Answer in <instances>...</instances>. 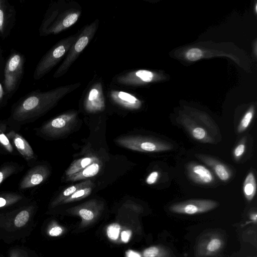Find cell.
<instances>
[{
    "label": "cell",
    "instance_id": "ffe728a7",
    "mask_svg": "<svg viewBox=\"0 0 257 257\" xmlns=\"http://www.w3.org/2000/svg\"><path fill=\"white\" fill-rule=\"evenodd\" d=\"M93 183L90 179H87L85 181L71 185L64 189L52 202V205L55 206L60 204L66 198L71 195L78 190L85 186L93 185Z\"/></svg>",
    "mask_w": 257,
    "mask_h": 257
},
{
    "label": "cell",
    "instance_id": "7a4b0ae2",
    "mask_svg": "<svg viewBox=\"0 0 257 257\" xmlns=\"http://www.w3.org/2000/svg\"><path fill=\"white\" fill-rule=\"evenodd\" d=\"M64 5L55 3L49 7L39 29L40 36L58 34L77 22L81 15V10L72 7L64 8Z\"/></svg>",
    "mask_w": 257,
    "mask_h": 257
},
{
    "label": "cell",
    "instance_id": "603a6c76",
    "mask_svg": "<svg viewBox=\"0 0 257 257\" xmlns=\"http://www.w3.org/2000/svg\"><path fill=\"white\" fill-rule=\"evenodd\" d=\"M256 191V184L254 174L249 172L243 182V192L244 195L248 201H251L255 196Z\"/></svg>",
    "mask_w": 257,
    "mask_h": 257
},
{
    "label": "cell",
    "instance_id": "6da1fadb",
    "mask_svg": "<svg viewBox=\"0 0 257 257\" xmlns=\"http://www.w3.org/2000/svg\"><path fill=\"white\" fill-rule=\"evenodd\" d=\"M80 83L62 86L45 91H35L23 97L12 112L13 120L18 122L32 120L54 107L65 95L78 88Z\"/></svg>",
    "mask_w": 257,
    "mask_h": 257
},
{
    "label": "cell",
    "instance_id": "d6a6232c",
    "mask_svg": "<svg viewBox=\"0 0 257 257\" xmlns=\"http://www.w3.org/2000/svg\"><path fill=\"white\" fill-rule=\"evenodd\" d=\"M159 172L158 171H153L151 172L146 179V183L149 185L155 184L159 177Z\"/></svg>",
    "mask_w": 257,
    "mask_h": 257
},
{
    "label": "cell",
    "instance_id": "52a82bcc",
    "mask_svg": "<svg viewBox=\"0 0 257 257\" xmlns=\"http://www.w3.org/2000/svg\"><path fill=\"white\" fill-rule=\"evenodd\" d=\"M223 234L217 231H208L199 237L195 249V257H216L223 251L225 245Z\"/></svg>",
    "mask_w": 257,
    "mask_h": 257
},
{
    "label": "cell",
    "instance_id": "83f0119b",
    "mask_svg": "<svg viewBox=\"0 0 257 257\" xmlns=\"http://www.w3.org/2000/svg\"><path fill=\"white\" fill-rule=\"evenodd\" d=\"M17 170L16 166L12 165H6L0 169V185L10 176Z\"/></svg>",
    "mask_w": 257,
    "mask_h": 257
},
{
    "label": "cell",
    "instance_id": "d6986e66",
    "mask_svg": "<svg viewBox=\"0 0 257 257\" xmlns=\"http://www.w3.org/2000/svg\"><path fill=\"white\" fill-rule=\"evenodd\" d=\"M98 161L97 158L95 156H87L74 161L65 172L66 177L75 174L91 164Z\"/></svg>",
    "mask_w": 257,
    "mask_h": 257
},
{
    "label": "cell",
    "instance_id": "277c9868",
    "mask_svg": "<svg viewBox=\"0 0 257 257\" xmlns=\"http://www.w3.org/2000/svg\"><path fill=\"white\" fill-rule=\"evenodd\" d=\"M99 21L95 20L85 26L81 32L78 34L77 39L69 49L62 63L60 65L53 75L55 78L64 75L72 64L78 57L79 54L94 36L98 27Z\"/></svg>",
    "mask_w": 257,
    "mask_h": 257
},
{
    "label": "cell",
    "instance_id": "8fae6325",
    "mask_svg": "<svg viewBox=\"0 0 257 257\" xmlns=\"http://www.w3.org/2000/svg\"><path fill=\"white\" fill-rule=\"evenodd\" d=\"M16 12L14 7L6 0H0V35L7 37L15 24Z\"/></svg>",
    "mask_w": 257,
    "mask_h": 257
},
{
    "label": "cell",
    "instance_id": "e0dca14e",
    "mask_svg": "<svg viewBox=\"0 0 257 257\" xmlns=\"http://www.w3.org/2000/svg\"><path fill=\"white\" fill-rule=\"evenodd\" d=\"M116 104L130 110H136L142 105L141 101L131 93L122 91H113L110 96Z\"/></svg>",
    "mask_w": 257,
    "mask_h": 257
},
{
    "label": "cell",
    "instance_id": "74e56055",
    "mask_svg": "<svg viewBox=\"0 0 257 257\" xmlns=\"http://www.w3.org/2000/svg\"><path fill=\"white\" fill-rule=\"evenodd\" d=\"M5 94L4 87L0 83V103L3 100L4 94Z\"/></svg>",
    "mask_w": 257,
    "mask_h": 257
},
{
    "label": "cell",
    "instance_id": "5bb4252c",
    "mask_svg": "<svg viewBox=\"0 0 257 257\" xmlns=\"http://www.w3.org/2000/svg\"><path fill=\"white\" fill-rule=\"evenodd\" d=\"M154 78V74L150 71L139 70L124 73L115 78V82L124 85L133 86L142 82H150Z\"/></svg>",
    "mask_w": 257,
    "mask_h": 257
},
{
    "label": "cell",
    "instance_id": "f35d334b",
    "mask_svg": "<svg viewBox=\"0 0 257 257\" xmlns=\"http://www.w3.org/2000/svg\"><path fill=\"white\" fill-rule=\"evenodd\" d=\"M11 257H19V256L16 252H13L11 254Z\"/></svg>",
    "mask_w": 257,
    "mask_h": 257
},
{
    "label": "cell",
    "instance_id": "2e32d148",
    "mask_svg": "<svg viewBox=\"0 0 257 257\" xmlns=\"http://www.w3.org/2000/svg\"><path fill=\"white\" fill-rule=\"evenodd\" d=\"M6 135L25 159L30 161L35 158L33 149L21 135L14 131H11Z\"/></svg>",
    "mask_w": 257,
    "mask_h": 257
},
{
    "label": "cell",
    "instance_id": "ab89813d",
    "mask_svg": "<svg viewBox=\"0 0 257 257\" xmlns=\"http://www.w3.org/2000/svg\"><path fill=\"white\" fill-rule=\"evenodd\" d=\"M1 58H2V53H1V48H0V63L1 61Z\"/></svg>",
    "mask_w": 257,
    "mask_h": 257
},
{
    "label": "cell",
    "instance_id": "1f68e13d",
    "mask_svg": "<svg viewBox=\"0 0 257 257\" xmlns=\"http://www.w3.org/2000/svg\"><path fill=\"white\" fill-rule=\"evenodd\" d=\"M245 149V145L243 142L238 144L233 150V156L236 161L239 160Z\"/></svg>",
    "mask_w": 257,
    "mask_h": 257
},
{
    "label": "cell",
    "instance_id": "4dcf8cb0",
    "mask_svg": "<svg viewBox=\"0 0 257 257\" xmlns=\"http://www.w3.org/2000/svg\"><path fill=\"white\" fill-rule=\"evenodd\" d=\"M0 145L9 153L13 152V148L10 141L6 135L2 132L0 133Z\"/></svg>",
    "mask_w": 257,
    "mask_h": 257
},
{
    "label": "cell",
    "instance_id": "cb8c5ba5",
    "mask_svg": "<svg viewBox=\"0 0 257 257\" xmlns=\"http://www.w3.org/2000/svg\"><path fill=\"white\" fill-rule=\"evenodd\" d=\"M93 187L94 184L85 186L78 190L71 195L63 200L61 204L67 203L80 200L86 197L90 194Z\"/></svg>",
    "mask_w": 257,
    "mask_h": 257
},
{
    "label": "cell",
    "instance_id": "7402d4cb",
    "mask_svg": "<svg viewBox=\"0 0 257 257\" xmlns=\"http://www.w3.org/2000/svg\"><path fill=\"white\" fill-rule=\"evenodd\" d=\"M143 257H176L168 247L164 245H154L146 248Z\"/></svg>",
    "mask_w": 257,
    "mask_h": 257
},
{
    "label": "cell",
    "instance_id": "9c48e42d",
    "mask_svg": "<svg viewBox=\"0 0 257 257\" xmlns=\"http://www.w3.org/2000/svg\"><path fill=\"white\" fill-rule=\"evenodd\" d=\"M218 205V202L212 200L191 199L173 204L169 210L175 213L194 215L209 211Z\"/></svg>",
    "mask_w": 257,
    "mask_h": 257
},
{
    "label": "cell",
    "instance_id": "8d00e7d4",
    "mask_svg": "<svg viewBox=\"0 0 257 257\" xmlns=\"http://www.w3.org/2000/svg\"><path fill=\"white\" fill-rule=\"evenodd\" d=\"M249 219L252 222L256 223L257 220V214L256 211L252 212L250 213Z\"/></svg>",
    "mask_w": 257,
    "mask_h": 257
},
{
    "label": "cell",
    "instance_id": "ac0fdd59",
    "mask_svg": "<svg viewBox=\"0 0 257 257\" xmlns=\"http://www.w3.org/2000/svg\"><path fill=\"white\" fill-rule=\"evenodd\" d=\"M100 164L99 161L93 162L81 171L66 177L67 181H76L80 180L86 179L88 178L95 176L99 171Z\"/></svg>",
    "mask_w": 257,
    "mask_h": 257
},
{
    "label": "cell",
    "instance_id": "60d3db41",
    "mask_svg": "<svg viewBox=\"0 0 257 257\" xmlns=\"http://www.w3.org/2000/svg\"><path fill=\"white\" fill-rule=\"evenodd\" d=\"M1 132H2V131H1V130H0V133H1Z\"/></svg>",
    "mask_w": 257,
    "mask_h": 257
},
{
    "label": "cell",
    "instance_id": "5b68a950",
    "mask_svg": "<svg viewBox=\"0 0 257 257\" xmlns=\"http://www.w3.org/2000/svg\"><path fill=\"white\" fill-rule=\"evenodd\" d=\"M116 142L124 148L141 152H163L172 148L167 142L148 137L124 136L117 139Z\"/></svg>",
    "mask_w": 257,
    "mask_h": 257
},
{
    "label": "cell",
    "instance_id": "d590c367",
    "mask_svg": "<svg viewBox=\"0 0 257 257\" xmlns=\"http://www.w3.org/2000/svg\"><path fill=\"white\" fill-rule=\"evenodd\" d=\"M126 257H141V255L138 252L132 250H128L126 253Z\"/></svg>",
    "mask_w": 257,
    "mask_h": 257
},
{
    "label": "cell",
    "instance_id": "836d02e7",
    "mask_svg": "<svg viewBox=\"0 0 257 257\" xmlns=\"http://www.w3.org/2000/svg\"><path fill=\"white\" fill-rule=\"evenodd\" d=\"M62 231L63 229L61 227L56 226L49 230V234L52 236H57L61 234Z\"/></svg>",
    "mask_w": 257,
    "mask_h": 257
},
{
    "label": "cell",
    "instance_id": "4fadbf2b",
    "mask_svg": "<svg viewBox=\"0 0 257 257\" xmlns=\"http://www.w3.org/2000/svg\"><path fill=\"white\" fill-rule=\"evenodd\" d=\"M187 172L189 178L197 184L208 185L214 181V177L210 170L195 162H190L188 164Z\"/></svg>",
    "mask_w": 257,
    "mask_h": 257
},
{
    "label": "cell",
    "instance_id": "4316f807",
    "mask_svg": "<svg viewBox=\"0 0 257 257\" xmlns=\"http://www.w3.org/2000/svg\"><path fill=\"white\" fill-rule=\"evenodd\" d=\"M30 218V213L27 210H24L20 212L16 216L14 223L18 227L24 226L28 221Z\"/></svg>",
    "mask_w": 257,
    "mask_h": 257
},
{
    "label": "cell",
    "instance_id": "e575fe53",
    "mask_svg": "<svg viewBox=\"0 0 257 257\" xmlns=\"http://www.w3.org/2000/svg\"><path fill=\"white\" fill-rule=\"evenodd\" d=\"M132 235V232L130 230H123L121 233V238L123 242H127Z\"/></svg>",
    "mask_w": 257,
    "mask_h": 257
},
{
    "label": "cell",
    "instance_id": "f1b7e54d",
    "mask_svg": "<svg viewBox=\"0 0 257 257\" xmlns=\"http://www.w3.org/2000/svg\"><path fill=\"white\" fill-rule=\"evenodd\" d=\"M120 229V226L117 223H112L109 225L107 228V234L108 237L113 240L117 239L119 236Z\"/></svg>",
    "mask_w": 257,
    "mask_h": 257
},
{
    "label": "cell",
    "instance_id": "30bf717a",
    "mask_svg": "<svg viewBox=\"0 0 257 257\" xmlns=\"http://www.w3.org/2000/svg\"><path fill=\"white\" fill-rule=\"evenodd\" d=\"M105 100L102 85H93L87 92L84 102L85 110L89 113L102 111L105 108Z\"/></svg>",
    "mask_w": 257,
    "mask_h": 257
},
{
    "label": "cell",
    "instance_id": "8992f818",
    "mask_svg": "<svg viewBox=\"0 0 257 257\" xmlns=\"http://www.w3.org/2000/svg\"><path fill=\"white\" fill-rule=\"evenodd\" d=\"M24 56L14 52L8 59L4 69V89L5 94H12L17 89L23 74Z\"/></svg>",
    "mask_w": 257,
    "mask_h": 257
},
{
    "label": "cell",
    "instance_id": "44dd1931",
    "mask_svg": "<svg viewBox=\"0 0 257 257\" xmlns=\"http://www.w3.org/2000/svg\"><path fill=\"white\" fill-rule=\"evenodd\" d=\"M98 204L94 200H91L75 209L78 214L84 221H91L95 217Z\"/></svg>",
    "mask_w": 257,
    "mask_h": 257
},
{
    "label": "cell",
    "instance_id": "7c38bea8",
    "mask_svg": "<svg viewBox=\"0 0 257 257\" xmlns=\"http://www.w3.org/2000/svg\"><path fill=\"white\" fill-rule=\"evenodd\" d=\"M50 171L45 165L36 166L31 168L22 179L19 184L20 189H26L37 186L48 178Z\"/></svg>",
    "mask_w": 257,
    "mask_h": 257
},
{
    "label": "cell",
    "instance_id": "ba28073f",
    "mask_svg": "<svg viewBox=\"0 0 257 257\" xmlns=\"http://www.w3.org/2000/svg\"><path fill=\"white\" fill-rule=\"evenodd\" d=\"M78 113L71 111L49 120L40 128V133L45 136L57 138L69 132L77 122Z\"/></svg>",
    "mask_w": 257,
    "mask_h": 257
},
{
    "label": "cell",
    "instance_id": "9a60e30c",
    "mask_svg": "<svg viewBox=\"0 0 257 257\" xmlns=\"http://www.w3.org/2000/svg\"><path fill=\"white\" fill-rule=\"evenodd\" d=\"M195 156L211 168L220 180L226 182L230 179L232 175L231 171L224 163L213 157L202 154H196Z\"/></svg>",
    "mask_w": 257,
    "mask_h": 257
},
{
    "label": "cell",
    "instance_id": "f546056e",
    "mask_svg": "<svg viewBox=\"0 0 257 257\" xmlns=\"http://www.w3.org/2000/svg\"><path fill=\"white\" fill-rule=\"evenodd\" d=\"M202 56V51L196 48L189 49L186 53V57L190 61H195L201 58Z\"/></svg>",
    "mask_w": 257,
    "mask_h": 257
},
{
    "label": "cell",
    "instance_id": "484cf974",
    "mask_svg": "<svg viewBox=\"0 0 257 257\" xmlns=\"http://www.w3.org/2000/svg\"><path fill=\"white\" fill-rule=\"evenodd\" d=\"M254 115V109L250 108L244 115L240 120L237 130L239 133L244 132L249 125Z\"/></svg>",
    "mask_w": 257,
    "mask_h": 257
},
{
    "label": "cell",
    "instance_id": "d4e9b609",
    "mask_svg": "<svg viewBox=\"0 0 257 257\" xmlns=\"http://www.w3.org/2000/svg\"><path fill=\"white\" fill-rule=\"evenodd\" d=\"M22 197L18 194L7 193L0 194V207L8 206L16 203L22 199Z\"/></svg>",
    "mask_w": 257,
    "mask_h": 257
},
{
    "label": "cell",
    "instance_id": "3957f363",
    "mask_svg": "<svg viewBox=\"0 0 257 257\" xmlns=\"http://www.w3.org/2000/svg\"><path fill=\"white\" fill-rule=\"evenodd\" d=\"M78 35L64 38L55 44L40 59L33 74L35 80H39L49 72L68 52Z\"/></svg>",
    "mask_w": 257,
    "mask_h": 257
}]
</instances>
